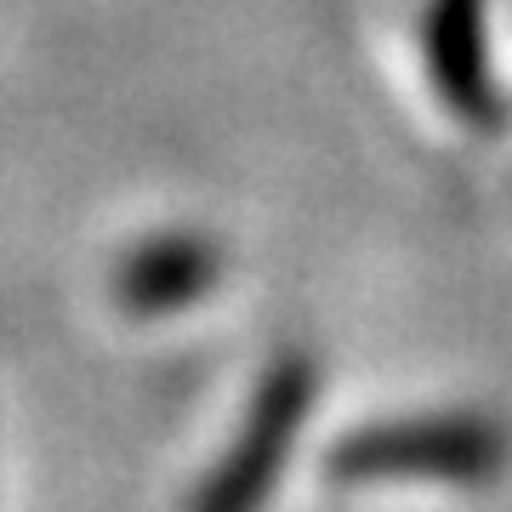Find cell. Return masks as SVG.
<instances>
[{
	"label": "cell",
	"mask_w": 512,
	"mask_h": 512,
	"mask_svg": "<svg viewBox=\"0 0 512 512\" xmlns=\"http://www.w3.org/2000/svg\"><path fill=\"white\" fill-rule=\"evenodd\" d=\"M421 63L427 80L461 126L490 131L501 120L490 57V0H421Z\"/></svg>",
	"instance_id": "3"
},
{
	"label": "cell",
	"mask_w": 512,
	"mask_h": 512,
	"mask_svg": "<svg viewBox=\"0 0 512 512\" xmlns=\"http://www.w3.org/2000/svg\"><path fill=\"white\" fill-rule=\"evenodd\" d=\"M228 274V245L200 228H160L143 234L137 245L120 251L109 274L114 302L131 319H171V313L194 308L200 296H211Z\"/></svg>",
	"instance_id": "4"
},
{
	"label": "cell",
	"mask_w": 512,
	"mask_h": 512,
	"mask_svg": "<svg viewBox=\"0 0 512 512\" xmlns=\"http://www.w3.org/2000/svg\"><path fill=\"white\" fill-rule=\"evenodd\" d=\"M325 370L308 348H285L256 376L245 416L228 433L222 456L205 467V478L188 490L183 512H268L279 478L296 456V439L319 404Z\"/></svg>",
	"instance_id": "2"
},
{
	"label": "cell",
	"mask_w": 512,
	"mask_h": 512,
	"mask_svg": "<svg viewBox=\"0 0 512 512\" xmlns=\"http://www.w3.org/2000/svg\"><path fill=\"white\" fill-rule=\"evenodd\" d=\"M325 473L342 484H461L484 490L512 473V427L495 410H416L365 421L330 444Z\"/></svg>",
	"instance_id": "1"
}]
</instances>
